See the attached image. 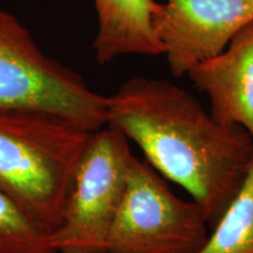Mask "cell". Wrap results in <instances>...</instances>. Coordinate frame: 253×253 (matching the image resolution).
Segmentation results:
<instances>
[{
  "label": "cell",
  "instance_id": "obj_1",
  "mask_svg": "<svg viewBox=\"0 0 253 253\" xmlns=\"http://www.w3.org/2000/svg\"><path fill=\"white\" fill-rule=\"evenodd\" d=\"M107 126L132 141L148 163L181 185L213 229L253 161V141L218 121L189 91L164 79L135 77L107 96Z\"/></svg>",
  "mask_w": 253,
  "mask_h": 253
},
{
  "label": "cell",
  "instance_id": "obj_2",
  "mask_svg": "<svg viewBox=\"0 0 253 253\" xmlns=\"http://www.w3.org/2000/svg\"><path fill=\"white\" fill-rule=\"evenodd\" d=\"M91 134L48 114L0 110V190L50 236Z\"/></svg>",
  "mask_w": 253,
  "mask_h": 253
},
{
  "label": "cell",
  "instance_id": "obj_3",
  "mask_svg": "<svg viewBox=\"0 0 253 253\" xmlns=\"http://www.w3.org/2000/svg\"><path fill=\"white\" fill-rule=\"evenodd\" d=\"M0 110L63 119L95 132L107 126V96L46 55L17 17L0 9Z\"/></svg>",
  "mask_w": 253,
  "mask_h": 253
},
{
  "label": "cell",
  "instance_id": "obj_4",
  "mask_svg": "<svg viewBox=\"0 0 253 253\" xmlns=\"http://www.w3.org/2000/svg\"><path fill=\"white\" fill-rule=\"evenodd\" d=\"M209 229L196 202L176 196L149 163L135 156L106 253H198Z\"/></svg>",
  "mask_w": 253,
  "mask_h": 253
},
{
  "label": "cell",
  "instance_id": "obj_5",
  "mask_svg": "<svg viewBox=\"0 0 253 253\" xmlns=\"http://www.w3.org/2000/svg\"><path fill=\"white\" fill-rule=\"evenodd\" d=\"M135 155L112 128L91 134L75 170L60 225L50 238L58 253H106L107 238Z\"/></svg>",
  "mask_w": 253,
  "mask_h": 253
},
{
  "label": "cell",
  "instance_id": "obj_6",
  "mask_svg": "<svg viewBox=\"0 0 253 253\" xmlns=\"http://www.w3.org/2000/svg\"><path fill=\"white\" fill-rule=\"evenodd\" d=\"M153 27L175 77L220 54L253 21V0H168L153 14Z\"/></svg>",
  "mask_w": 253,
  "mask_h": 253
},
{
  "label": "cell",
  "instance_id": "obj_7",
  "mask_svg": "<svg viewBox=\"0 0 253 253\" xmlns=\"http://www.w3.org/2000/svg\"><path fill=\"white\" fill-rule=\"evenodd\" d=\"M208 95L218 121L244 128L253 141V21L243 27L220 54L186 73Z\"/></svg>",
  "mask_w": 253,
  "mask_h": 253
},
{
  "label": "cell",
  "instance_id": "obj_8",
  "mask_svg": "<svg viewBox=\"0 0 253 253\" xmlns=\"http://www.w3.org/2000/svg\"><path fill=\"white\" fill-rule=\"evenodd\" d=\"M99 30L95 58L101 65L128 54L161 55L166 48L153 27L155 0H94Z\"/></svg>",
  "mask_w": 253,
  "mask_h": 253
},
{
  "label": "cell",
  "instance_id": "obj_9",
  "mask_svg": "<svg viewBox=\"0 0 253 253\" xmlns=\"http://www.w3.org/2000/svg\"><path fill=\"white\" fill-rule=\"evenodd\" d=\"M198 253H253V161L244 182Z\"/></svg>",
  "mask_w": 253,
  "mask_h": 253
},
{
  "label": "cell",
  "instance_id": "obj_10",
  "mask_svg": "<svg viewBox=\"0 0 253 253\" xmlns=\"http://www.w3.org/2000/svg\"><path fill=\"white\" fill-rule=\"evenodd\" d=\"M0 253H58L49 233L0 190Z\"/></svg>",
  "mask_w": 253,
  "mask_h": 253
}]
</instances>
